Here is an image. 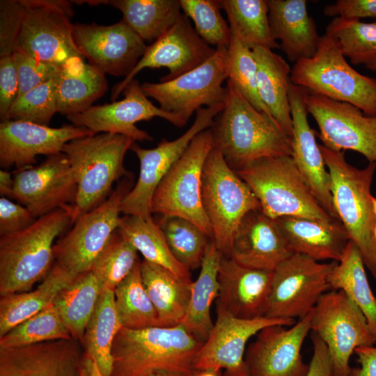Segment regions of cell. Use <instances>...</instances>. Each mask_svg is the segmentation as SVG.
Listing matches in <instances>:
<instances>
[{
    "label": "cell",
    "instance_id": "be15d7a7",
    "mask_svg": "<svg viewBox=\"0 0 376 376\" xmlns=\"http://www.w3.org/2000/svg\"><path fill=\"white\" fill-rule=\"evenodd\" d=\"M373 235H374V239H375V244H376V221H375V226H374Z\"/></svg>",
    "mask_w": 376,
    "mask_h": 376
},
{
    "label": "cell",
    "instance_id": "bcb514c9",
    "mask_svg": "<svg viewBox=\"0 0 376 376\" xmlns=\"http://www.w3.org/2000/svg\"><path fill=\"white\" fill-rule=\"evenodd\" d=\"M226 69L229 81L257 110L270 116L261 101L257 83V64L253 50L231 33L226 54Z\"/></svg>",
    "mask_w": 376,
    "mask_h": 376
},
{
    "label": "cell",
    "instance_id": "11a10c76",
    "mask_svg": "<svg viewBox=\"0 0 376 376\" xmlns=\"http://www.w3.org/2000/svg\"><path fill=\"white\" fill-rule=\"evenodd\" d=\"M311 340L313 352L306 376H341L336 370L324 342L313 332Z\"/></svg>",
    "mask_w": 376,
    "mask_h": 376
},
{
    "label": "cell",
    "instance_id": "4316f807",
    "mask_svg": "<svg viewBox=\"0 0 376 376\" xmlns=\"http://www.w3.org/2000/svg\"><path fill=\"white\" fill-rule=\"evenodd\" d=\"M292 253L276 221L256 210L239 224L230 257L244 266L274 271Z\"/></svg>",
    "mask_w": 376,
    "mask_h": 376
},
{
    "label": "cell",
    "instance_id": "f907efd6",
    "mask_svg": "<svg viewBox=\"0 0 376 376\" xmlns=\"http://www.w3.org/2000/svg\"><path fill=\"white\" fill-rule=\"evenodd\" d=\"M22 19L21 0L0 1V57L13 54L17 45Z\"/></svg>",
    "mask_w": 376,
    "mask_h": 376
},
{
    "label": "cell",
    "instance_id": "f1b7e54d",
    "mask_svg": "<svg viewBox=\"0 0 376 376\" xmlns=\"http://www.w3.org/2000/svg\"><path fill=\"white\" fill-rule=\"evenodd\" d=\"M275 220L292 253L304 254L318 261L338 262L350 240L338 220L323 221L288 216Z\"/></svg>",
    "mask_w": 376,
    "mask_h": 376
},
{
    "label": "cell",
    "instance_id": "6125c7cd",
    "mask_svg": "<svg viewBox=\"0 0 376 376\" xmlns=\"http://www.w3.org/2000/svg\"><path fill=\"white\" fill-rule=\"evenodd\" d=\"M372 201H373V210H374V213L376 217V197L373 196Z\"/></svg>",
    "mask_w": 376,
    "mask_h": 376
},
{
    "label": "cell",
    "instance_id": "680465c9",
    "mask_svg": "<svg viewBox=\"0 0 376 376\" xmlns=\"http://www.w3.org/2000/svg\"><path fill=\"white\" fill-rule=\"evenodd\" d=\"M81 376H103L94 359L86 352L82 361Z\"/></svg>",
    "mask_w": 376,
    "mask_h": 376
},
{
    "label": "cell",
    "instance_id": "cb8c5ba5",
    "mask_svg": "<svg viewBox=\"0 0 376 376\" xmlns=\"http://www.w3.org/2000/svg\"><path fill=\"white\" fill-rule=\"evenodd\" d=\"M308 91L292 82L289 102L292 120V158L314 196L333 219L338 220L331 194V175L309 125L305 97ZM339 221V220H338Z\"/></svg>",
    "mask_w": 376,
    "mask_h": 376
},
{
    "label": "cell",
    "instance_id": "603a6c76",
    "mask_svg": "<svg viewBox=\"0 0 376 376\" xmlns=\"http://www.w3.org/2000/svg\"><path fill=\"white\" fill-rule=\"evenodd\" d=\"M91 134L87 128L73 124L51 127L28 121H1L0 166L17 170L31 167L37 156L58 154L69 141Z\"/></svg>",
    "mask_w": 376,
    "mask_h": 376
},
{
    "label": "cell",
    "instance_id": "74e56055",
    "mask_svg": "<svg viewBox=\"0 0 376 376\" xmlns=\"http://www.w3.org/2000/svg\"><path fill=\"white\" fill-rule=\"evenodd\" d=\"M117 230L141 253L145 260L167 269L182 279L191 281L189 270L173 256L160 226L152 218L144 219L123 215Z\"/></svg>",
    "mask_w": 376,
    "mask_h": 376
},
{
    "label": "cell",
    "instance_id": "9c48e42d",
    "mask_svg": "<svg viewBox=\"0 0 376 376\" xmlns=\"http://www.w3.org/2000/svg\"><path fill=\"white\" fill-rule=\"evenodd\" d=\"M214 146L212 128L197 134L160 182L151 203L152 214L187 219L211 238L212 227L202 203V175Z\"/></svg>",
    "mask_w": 376,
    "mask_h": 376
},
{
    "label": "cell",
    "instance_id": "1f68e13d",
    "mask_svg": "<svg viewBox=\"0 0 376 376\" xmlns=\"http://www.w3.org/2000/svg\"><path fill=\"white\" fill-rule=\"evenodd\" d=\"M143 283L157 311L159 327L180 324L186 314L191 281L182 279L167 269L143 260Z\"/></svg>",
    "mask_w": 376,
    "mask_h": 376
},
{
    "label": "cell",
    "instance_id": "91938a15",
    "mask_svg": "<svg viewBox=\"0 0 376 376\" xmlns=\"http://www.w3.org/2000/svg\"><path fill=\"white\" fill-rule=\"evenodd\" d=\"M185 376H221V370L205 369L194 370Z\"/></svg>",
    "mask_w": 376,
    "mask_h": 376
},
{
    "label": "cell",
    "instance_id": "ab89813d",
    "mask_svg": "<svg viewBox=\"0 0 376 376\" xmlns=\"http://www.w3.org/2000/svg\"><path fill=\"white\" fill-rule=\"evenodd\" d=\"M227 15L231 33L244 45L279 48L271 35L267 0H219Z\"/></svg>",
    "mask_w": 376,
    "mask_h": 376
},
{
    "label": "cell",
    "instance_id": "2e32d148",
    "mask_svg": "<svg viewBox=\"0 0 376 376\" xmlns=\"http://www.w3.org/2000/svg\"><path fill=\"white\" fill-rule=\"evenodd\" d=\"M305 102L324 146L338 152L353 150L376 163V116L366 115L350 103L308 92Z\"/></svg>",
    "mask_w": 376,
    "mask_h": 376
},
{
    "label": "cell",
    "instance_id": "484cf974",
    "mask_svg": "<svg viewBox=\"0 0 376 376\" xmlns=\"http://www.w3.org/2000/svg\"><path fill=\"white\" fill-rule=\"evenodd\" d=\"M273 272L244 266L230 257L222 256L217 308L242 319L265 316Z\"/></svg>",
    "mask_w": 376,
    "mask_h": 376
},
{
    "label": "cell",
    "instance_id": "d4e9b609",
    "mask_svg": "<svg viewBox=\"0 0 376 376\" xmlns=\"http://www.w3.org/2000/svg\"><path fill=\"white\" fill-rule=\"evenodd\" d=\"M74 338L0 347V376H81L84 355Z\"/></svg>",
    "mask_w": 376,
    "mask_h": 376
},
{
    "label": "cell",
    "instance_id": "277c9868",
    "mask_svg": "<svg viewBox=\"0 0 376 376\" xmlns=\"http://www.w3.org/2000/svg\"><path fill=\"white\" fill-rule=\"evenodd\" d=\"M319 146L331 175L333 203L338 220L359 250L365 267L376 279L373 235L376 217L370 193L376 163L369 162L366 168L357 169L347 162L343 151Z\"/></svg>",
    "mask_w": 376,
    "mask_h": 376
},
{
    "label": "cell",
    "instance_id": "7c38bea8",
    "mask_svg": "<svg viewBox=\"0 0 376 376\" xmlns=\"http://www.w3.org/2000/svg\"><path fill=\"white\" fill-rule=\"evenodd\" d=\"M336 261L322 263L294 253L273 272L265 316L276 319H299L316 306L330 288L329 276Z\"/></svg>",
    "mask_w": 376,
    "mask_h": 376
},
{
    "label": "cell",
    "instance_id": "7bdbcfd3",
    "mask_svg": "<svg viewBox=\"0 0 376 376\" xmlns=\"http://www.w3.org/2000/svg\"><path fill=\"white\" fill-rule=\"evenodd\" d=\"M176 260L189 270L201 267L208 237L192 222L175 216H161L158 221Z\"/></svg>",
    "mask_w": 376,
    "mask_h": 376
},
{
    "label": "cell",
    "instance_id": "7a4b0ae2",
    "mask_svg": "<svg viewBox=\"0 0 376 376\" xmlns=\"http://www.w3.org/2000/svg\"><path fill=\"white\" fill-rule=\"evenodd\" d=\"M203 342L181 324L139 329L121 328L112 347L110 376H148L160 373L187 374Z\"/></svg>",
    "mask_w": 376,
    "mask_h": 376
},
{
    "label": "cell",
    "instance_id": "5b68a950",
    "mask_svg": "<svg viewBox=\"0 0 376 376\" xmlns=\"http://www.w3.org/2000/svg\"><path fill=\"white\" fill-rule=\"evenodd\" d=\"M135 141L128 136L99 133L69 141L63 148L75 174L77 194L72 206L73 223L103 203L114 182L130 177L123 162Z\"/></svg>",
    "mask_w": 376,
    "mask_h": 376
},
{
    "label": "cell",
    "instance_id": "681fc988",
    "mask_svg": "<svg viewBox=\"0 0 376 376\" xmlns=\"http://www.w3.org/2000/svg\"><path fill=\"white\" fill-rule=\"evenodd\" d=\"M13 56L18 77L17 97L54 79L61 69V65L37 59L18 46L15 48Z\"/></svg>",
    "mask_w": 376,
    "mask_h": 376
},
{
    "label": "cell",
    "instance_id": "83f0119b",
    "mask_svg": "<svg viewBox=\"0 0 376 376\" xmlns=\"http://www.w3.org/2000/svg\"><path fill=\"white\" fill-rule=\"evenodd\" d=\"M271 35L292 63L312 58L321 39L305 0H267Z\"/></svg>",
    "mask_w": 376,
    "mask_h": 376
},
{
    "label": "cell",
    "instance_id": "f546056e",
    "mask_svg": "<svg viewBox=\"0 0 376 376\" xmlns=\"http://www.w3.org/2000/svg\"><path fill=\"white\" fill-rule=\"evenodd\" d=\"M83 57H72L56 76L58 112L65 116L82 113L108 90L105 75Z\"/></svg>",
    "mask_w": 376,
    "mask_h": 376
},
{
    "label": "cell",
    "instance_id": "4fadbf2b",
    "mask_svg": "<svg viewBox=\"0 0 376 376\" xmlns=\"http://www.w3.org/2000/svg\"><path fill=\"white\" fill-rule=\"evenodd\" d=\"M224 104L203 107L196 112L191 127L173 141L163 139L153 148H143L135 142L130 150L139 160V175L135 185L125 196L120 205L124 215L151 219V203L154 193L164 177L184 154L193 139L201 132L211 128L214 118Z\"/></svg>",
    "mask_w": 376,
    "mask_h": 376
},
{
    "label": "cell",
    "instance_id": "e575fe53",
    "mask_svg": "<svg viewBox=\"0 0 376 376\" xmlns=\"http://www.w3.org/2000/svg\"><path fill=\"white\" fill-rule=\"evenodd\" d=\"M93 5L108 4L119 10L122 20L145 42L151 44L169 31L181 13L179 0L93 1Z\"/></svg>",
    "mask_w": 376,
    "mask_h": 376
},
{
    "label": "cell",
    "instance_id": "d6a6232c",
    "mask_svg": "<svg viewBox=\"0 0 376 376\" xmlns=\"http://www.w3.org/2000/svg\"><path fill=\"white\" fill-rule=\"evenodd\" d=\"M77 276L54 263L36 289L1 296L0 337L53 304L58 293Z\"/></svg>",
    "mask_w": 376,
    "mask_h": 376
},
{
    "label": "cell",
    "instance_id": "f35d334b",
    "mask_svg": "<svg viewBox=\"0 0 376 376\" xmlns=\"http://www.w3.org/2000/svg\"><path fill=\"white\" fill-rule=\"evenodd\" d=\"M101 292L100 284L90 270L78 275L53 303L72 337L81 343Z\"/></svg>",
    "mask_w": 376,
    "mask_h": 376
},
{
    "label": "cell",
    "instance_id": "52a82bcc",
    "mask_svg": "<svg viewBox=\"0 0 376 376\" xmlns=\"http://www.w3.org/2000/svg\"><path fill=\"white\" fill-rule=\"evenodd\" d=\"M290 79L309 93L350 103L366 115L376 116V79L353 68L331 36H321L312 58L294 63Z\"/></svg>",
    "mask_w": 376,
    "mask_h": 376
},
{
    "label": "cell",
    "instance_id": "6f0895ef",
    "mask_svg": "<svg viewBox=\"0 0 376 376\" xmlns=\"http://www.w3.org/2000/svg\"><path fill=\"white\" fill-rule=\"evenodd\" d=\"M14 178L6 170L0 171V194L3 197H10L13 194Z\"/></svg>",
    "mask_w": 376,
    "mask_h": 376
},
{
    "label": "cell",
    "instance_id": "8992f818",
    "mask_svg": "<svg viewBox=\"0 0 376 376\" xmlns=\"http://www.w3.org/2000/svg\"><path fill=\"white\" fill-rule=\"evenodd\" d=\"M235 171L256 196L260 210L273 219L336 220L318 203L291 156L260 158Z\"/></svg>",
    "mask_w": 376,
    "mask_h": 376
},
{
    "label": "cell",
    "instance_id": "7dc6e473",
    "mask_svg": "<svg viewBox=\"0 0 376 376\" xmlns=\"http://www.w3.org/2000/svg\"><path fill=\"white\" fill-rule=\"evenodd\" d=\"M182 13L191 19L197 34L209 45L228 47L231 31L217 0H179Z\"/></svg>",
    "mask_w": 376,
    "mask_h": 376
},
{
    "label": "cell",
    "instance_id": "ee69618b",
    "mask_svg": "<svg viewBox=\"0 0 376 376\" xmlns=\"http://www.w3.org/2000/svg\"><path fill=\"white\" fill-rule=\"evenodd\" d=\"M70 338L56 306L52 304L0 337V347H19Z\"/></svg>",
    "mask_w": 376,
    "mask_h": 376
},
{
    "label": "cell",
    "instance_id": "c3c4849f",
    "mask_svg": "<svg viewBox=\"0 0 376 376\" xmlns=\"http://www.w3.org/2000/svg\"><path fill=\"white\" fill-rule=\"evenodd\" d=\"M58 112L55 77L17 96L7 120H22L48 125Z\"/></svg>",
    "mask_w": 376,
    "mask_h": 376
},
{
    "label": "cell",
    "instance_id": "816d5d0a",
    "mask_svg": "<svg viewBox=\"0 0 376 376\" xmlns=\"http://www.w3.org/2000/svg\"><path fill=\"white\" fill-rule=\"evenodd\" d=\"M36 218L30 210L19 203L6 197L0 198V235H6L26 229Z\"/></svg>",
    "mask_w": 376,
    "mask_h": 376
},
{
    "label": "cell",
    "instance_id": "94428289",
    "mask_svg": "<svg viewBox=\"0 0 376 376\" xmlns=\"http://www.w3.org/2000/svg\"><path fill=\"white\" fill-rule=\"evenodd\" d=\"M188 374V373H187ZM186 374L175 373H167V372H160L156 373L148 376H185Z\"/></svg>",
    "mask_w": 376,
    "mask_h": 376
},
{
    "label": "cell",
    "instance_id": "6da1fadb",
    "mask_svg": "<svg viewBox=\"0 0 376 376\" xmlns=\"http://www.w3.org/2000/svg\"><path fill=\"white\" fill-rule=\"evenodd\" d=\"M223 110L211 127L214 145L237 171L263 157L292 155V138L269 114L254 108L227 80Z\"/></svg>",
    "mask_w": 376,
    "mask_h": 376
},
{
    "label": "cell",
    "instance_id": "d6986e66",
    "mask_svg": "<svg viewBox=\"0 0 376 376\" xmlns=\"http://www.w3.org/2000/svg\"><path fill=\"white\" fill-rule=\"evenodd\" d=\"M123 98L111 103L93 106L86 111L66 116L72 124L87 128L93 134L112 133L136 141H152L147 132L136 123L155 117L164 118L178 127L186 123L178 116L154 105L143 93L139 81L134 79L123 91Z\"/></svg>",
    "mask_w": 376,
    "mask_h": 376
},
{
    "label": "cell",
    "instance_id": "e0dca14e",
    "mask_svg": "<svg viewBox=\"0 0 376 376\" xmlns=\"http://www.w3.org/2000/svg\"><path fill=\"white\" fill-rule=\"evenodd\" d=\"M292 319L265 316L253 319L236 318L217 308V320L196 354L194 370H224V376H249L244 359L248 340L263 329L271 325L291 326Z\"/></svg>",
    "mask_w": 376,
    "mask_h": 376
},
{
    "label": "cell",
    "instance_id": "4dcf8cb0",
    "mask_svg": "<svg viewBox=\"0 0 376 376\" xmlns=\"http://www.w3.org/2000/svg\"><path fill=\"white\" fill-rule=\"evenodd\" d=\"M253 53L257 64L260 98L272 116L292 138V120L289 102L292 68L272 49L256 47Z\"/></svg>",
    "mask_w": 376,
    "mask_h": 376
},
{
    "label": "cell",
    "instance_id": "8fae6325",
    "mask_svg": "<svg viewBox=\"0 0 376 376\" xmlns=\"http://www.w3.org/2000/svg\"><path fill=\"white\" fill-rule=\"evenodd\" d=\"M227 47L216 48L213 55L201 65L169 81L144 82L141 88L159 108L172 113L185 123L203 107L224 104L228 80L226 69Z\"/></svg>",
    "mask_w": 376,
    "mask_h": 376
},
{
    "label": "cell",
    "instance_id": "44dd1931",
    "mask_svg": "<svg viewBox=\"0 0 376 376\" xmlns=\"http://www.w3.org/2000/svg\"><path fill=\"white\" fill-rule=\"evenodd\" d=\"M192 27L183 13L174 25L148 48L130 74L115 85L111 100L116 101L135 76L145 68H166L169 73L159 81L173 79L201 65L215 52Z\"/></svg>",
    "mask_w": 376,
    "mask_h": 376
},
{
    "label": "cell",
    "instance_id": "ac0fdd59",
    "mask_svg": "<svg viewBox=\"0 0 376 376\" xmlns=\"http://www.w3.org/2000/svg\"><path fill=\"white\" fill-rule=\"evenodd\" d=\"M11 198L28 208L36 218L56 209H72L77 182L63 152L47 156L36 166L15 172Z\"/></svg>",
    "mask_w": 376,
    "mask_h": 376
},
{
    "label": "cell",
    "instance_id": "9f6ffc18",
    "mask_svg": "<svg viewBox=\"0 0 376 376\" xmlns=\"http://www.w3.org/2000/svg\"><path fill=\"white\" fill-rule=\"evenodd\" d=\"M354 352L359 366L352 368L350 376H376V346L359 347Z\"/></svg>",
    "mask_w": 376,
    "mask_h": 376
},
{
    "label": "cell",
    "instance_id": "3957f363",
    "mask_svg": "<svg viewBox=\"0 0 376 376\" xmlns=\"http://www.w3.org/2000/svg\"><path fill=\"white\" fill-rule=\"evenodd\" d=\"M73 224L72 209H56L26 229L0 237V295L26 292L54 264L55 239Z\"/></svg>",
    "mask_w": 376,
    "mask_h": 376
},
{
    "label": "cell",
    "instance_id": "8d00e7d4",
    "mask_svg": "<svg viewBox=\"0 0 376 376\" xmlns=\"http://www.w3.org/2000/svg\"><path fill=\"white\" fill-rule=\"evenodd\" d=\"M121 328L114 291L105 290L99 297L81 341L85 352L94 359L103 376L111 374L113 343Z\"/></svg>",
    "mask_w": 376,
    "mask_h": 376
},
{
    "label": "cell",
    "instance_id": "7402d4cb",
    "mask_svg": "<svg viewBox=\"0 0 376 376\" xmlns=\"http://www.w3.org/2000/svg\"><path fill=\"white\" fill-rule=\"evenodd\" d=\"M313 313V309L292 327L271 325L260 330L245 353L249 376H306L308 365L301 350L311 331Z\"/></svg>",
    "mask_w": 376,
    "mask_h": 376
},
{
    "label": "cell",
    "instance_id": "f6af8a7d",
    "mask_svg": "<svg viewBox=\"0 0 376 376\" xmlns=\"http://www.w3.org/2000/svg\"><path fill=\"white\" fill-rule=\"evenodd\" d=\"M138 260V251L116 230L95 260L91 271L102 292L113 290L130 274Z\"/></svg>",
    "mask_w": 376,
    "mask_h": 376
},
{
    "label": "cell",
    "instance_id": "b9f144b4",
    "mask_svg": "<svg viewBox=\"0 0 376 376\" xmlns=\"http://www.w3.org/2000/svg\"><path fill=\"white\" fill-rule=\"evenodd\" d=\"M325 34L337 41L352 64L376 71V22L334 17L327 25Z\"/></svg>",
    "mask_w": 376,
    "mask_h": 376
},
{
    "label": "cell",
    "instance_id": "d590c367",
    "mask_svg": "<svg viewBox=\"0 0 376 376\" xmlns=\"http://www.w3.org/2000/svg\"><path fill=\"white\" fill-rule=\"evenodd\" d=\"M329 283L331 289L343 291L358 306L376 341V297L370 288L361 253L352 241L349 240L340 260L332 269Z\"/></svg>",
    "mask_w": 376,
    "mask_h": 376
},
{
    "label": "cell",
    "instance_id": "60d3db41",
    "mask_svg": "<svg viewBox=\"0 0 376 376\" xmlns=\"http://www.w3.org/2000/svg\"><path fill=\"white\" fill-rule=\"evenodd\" d=\"M117 313L123 328L159 327L157 311L143 283L141 262L114 290Z\"/></svg>",
    "mask_w": 376,
    "mask_h": 376
},
{
    "label": "cell",
    "instance_id": "ba28073f",
    "mask_svg": "<svg viewBox=\"0 0 376 376\" xmlns=\"http://www.w3.org/2000/svg\"><path fill=\"white\" fill-rule=\"evenodd\" d=\"M202 203L212 227V241L222 256L230 257L242 219L250 211L260 210V205L215 145L203 167Z\"/></svg>",
    "mask_w": 376,
    "mask_h": 376
},
{
    "label": "cell",
    "instance_id": "db71d44e",
    "mask_svg": "<svg viewBox=\"0 0 376 376\" xmlns=\"http://www.w3.org/2000/svg\"><path fill=\"white\" fill-rule=\"evenodd\" d=\"M328 17L356 19H376V0H337L323 9Z\"/></svg>",
    "mask_w": 376,
    "mask_h": 376
},
{
    "label": "cell",
    "instance_id": "9a60e30c",
    "mask_svg": "<svg viewBox=\"0 0 376 376\" xmlns=\"http://www.w3.org/2000/svg\"><path fill=\"white\" fill-rule=\"evenodd\" d=\"M311 331L327 347L341 376H350V359L357 347L376 343L358 306L342 290L325 292L313 308Z\"/></svg>",
    "mask_w": 376,
    "mask_h": 376
},
{
    "label": "cell",
    "instance_id": "30bf717a",
    "mask_svg": "<svg viewBox=\"0 0 376 376\" xmlns=\"http://www.w3.org/2000/svg\"><path fill=\"white\" fill-rule=\"evenodd\" d=\"M132 184L133 175L123 178L103 203L75 221L54 244V263L76 276L91 269L118 227L120 205Z\"/></svg>",
    "mask_w": 376,
    "mask_h": 376
},
{
    "label": "cell",
    "instance_id": "5bb4252c",
    "mask_svg": "<svg viewBox=\"0 0 376 376\" xmlns=\"http://www.w3.org/2000/svg\"><path fill=\"white\" fill-rule=\"evenodd\" d=\"M21 3L22 19L17 46L37 59L58 65L72 57H83L74 40L72 1L21 0Z\"/></svg>",
    "mask_w": 376,
    "mask_h": 376
},
{
    "label": "cell",
    "instance_id": "836d02e7",
    "mask_svg": "<svg viewBox=\"0 0 376 376\" xmlns=\"http://www.w3.org/2000/svg\"><path fill=\"white\" fill-rule=\"evenodd\" d=\"M222 255L210 241L201 266L199 275L192 282L188 308L181 324L202 342L208 337L214 324L210 308L219 295L218 272Z\"/></svg>",
    "mask_w": 376,
    "mask_h": 376
},
{
    "label": "cell",
    "instance_id": "f5cc1de1",
    "mask_svg": "<svg viewBox=\"0 0 376 376\" xmlns=\"http://www.w3.org/2000/svg\"><path fill=\"white\" fill-rule=\"evenodd\" d=\"M18 93V77L13 56L0 57V118L7 120Z\"/></svg>",
    "mask_w": 376,
    "mask_h": 376
},
{
    "label": "cell",
    "instance_id": "ffe728a7",
    "mask_svg": "<svg viewBox=\"0 0 376 376\" xmlns=\"http://www.w3.org/2000/svg\"><path fill=\"white\" fill-rule=\"evenodd\" d=\"M75 45L88 63L104 75L127 77L148 45L122 19L111 25L73 24Z\"/></svg>",
    "mask_w": 376,
    "mask_h": 376
}]
</instances>
